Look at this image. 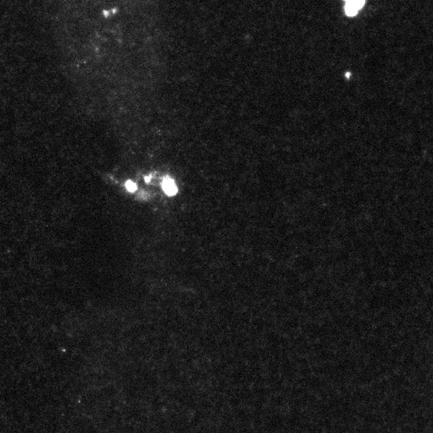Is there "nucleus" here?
I'll use <instances>...</instances> for the list:
<instances>
[{
  "label": "nucleus",
  "mask_w": 433,
  "mask_h": 433,
  "mask_svg": "<svg viewBox=\"0 0 433 433\" xmlns=\"http://www.w3.org/2000/svg\"><path fill=\"white\" fill-rule=\"evenodd\" d=\"M150 178H151V176L149 177V178H145L146 179V182H149Z\"/></svg>",
  "instance_id": "39448f33"
},
{
  "label": "nucleus",
  "mask_w": 433,
  "mask_h": 433,
  "mask_svg": "<svg viewBox=\"0 0 433 433\" xmlns=\"http://www.w3.org/2000/svg\"><path fill=\"white\" fill-rule=\"evenodd\" d=\"M126 189L129 191V192H134V191L137 190V185H135L131 181H128L126 185Z\"/></svg>",
  "instance_id": "20e7f679"
},
{
  "label": "nucleus",
  "mask_w": 433,
  "mask_h": 433,
  "mask_svg": "<svg viewBox=\"0 0 433 433\" xmlns=\"http://www.w3.org/2000/svg\"><path fill=\"white\" fill-rule=\"evenodd\" d=\"M162 188L168 196H173L178 193V188L173 180L170 178H166L163 180Z\"/></svg>",
  "instance_id": "f257e3e1"
},
{
  "label": "nucleus",
  "mask_w": 433,
  "mask_h": 433,
  "mask_svg": "<svg viewBox=\"0 0 433 433\" xmlns=\"http://www.w3.org/2000/svg\"><path fill=\"white\" fill-rule=\"evenodd\" d=\"M345 1L355 6L358 10L362 8L365 3V0H345Z\"/></svg>",
  "instance_id": "7ed1b4c3"
},
{
  "label": "nucleus",
  "mask_w": 433,
  "mask_h": 433,
  "mask_svg": "<svg viewBox=\"0 0 433 433\" xmlns=\"http://www.w3.org/2000/svg\"><path fill=\"white\" fill-rule=\"evenodd\" d=\"M358 9L352 4L347 3L345 7L346 14L348 16H355L358 13Z\"/></svg>",
  "instance_id": "f03ea898"
}]
</instances>
